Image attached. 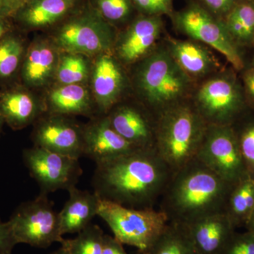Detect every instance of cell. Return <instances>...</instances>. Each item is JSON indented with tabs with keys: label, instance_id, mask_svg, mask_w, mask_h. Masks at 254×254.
Returning a JSON list of instances; mask_svg holds the SVG:
<instances>
[{
	"label": "cell",
	"instance_id": "cell-1",
	"mask_svg": "<svg viewBox=\"0 0 254 254\" xmlns=\"http://www.w3.org/2000/svg\"><path fill=\"white\" fill-rule=\"evenodd\" d=\"M173 173L155 149H136L96 165L92 184L100 199L131 208H155Z\"/></svg>",
	"mask_w": 254,
	"mask_h": 254
},
{
	"label": "cell",
	"instance_id": "cell-2",
	"mask_svg": "<svg viewBox=\"0 0 254 254\" xmlns=\"http://www.w3.org/2000/svg\"><path fill=\"white\" fill-rule=\"evenodd\" d=\"M233 185L195 158L173 173L159 201V209L169 222L187 225L225 213Z\"/></svg>",
	"mask_w": 254,
	"mask_h": 254
},
{
	"label": "cell",
	"instance_id": "cell-3",
	"mask_svg": "<svg viewBox=\"0 0 254 254\" xmlns=\"http://www.w3.org/2000/svg\"><path fill=\"white\" fill-rule=\"evenodd\" d=\"M208 126L187 100L157 117L155 149L173 173L196 158Z\"/></svg>",
	"mask_w": 254,
	"mask_h": 254
},
{
	"label": "cell",
	"instance_id": "cell-4",
	"mask_svg": "<svg viewBox=\"0 0 254 254\" xmlns=\"http://www.w3.org/2000/svg\"><path fill=\"white\" fill-rule=\"evenodd\" d=\"M136 84L146 109L155 117L187 100L192 78L166 49H158L143 60Z\"/></svg>",
	"mask_w": 254,
	"mask_h": 254
},
{
	"label": "cell",
	"instance_id": "cell-5",
	"mask_svg": "<svg viewBox=\"0 0 254 254\" xmlns=\"http://www.w3.org/2000/svg\"><path fill=\"white\" fill-rule=\"evenodd\" d=\"M98 215L109 226L114 237L123 245L143 253L154 243L168 224L160 209H135L100 199Z\"/></svg>",
	"mask_w": 254,
	"mask_h": 254
},
{
	"label": "cell",
	"instance_id": "cell-6",
	"mask_svg": "<svg viewBox=\"0 0 254 254\" xmlns=\"http://www.w3.org/2000/svg\"><path fill=\"white\" fill-rule=\"evenodd\" d=\"M18 244L46 249L63 242L59 213L55 211L48 195L40 193L35 199L21 203L8 220Z\"/></svg>",
	"mask_w": 254,
	"mask_h": 254
},
{
	"label": "cell",
	"instance_id": "cell-7",
	"mask_svg": "<svg viewBox=\"0 0 254 254\" xmlns=\"http://www.w3.org/2000/svg\"><path fill=\"white\" fill-rule=\"evenodd\" d=\"M196 158L231 185L249 175L236 135L230 126L208 125Z\"/></svg>",
	"mask_w": 254,
	"mask_h": 254
},
{
	"label": "cell",
	"instance_id": "cell-8",
	"mask_svg": "<svg viewBox=\"0 0 254 254\" xmlns=\"http://www.w3.org/2000/svg\"><path fill=\"white\" fill-rule=\"evenodd\" d=\"M23 160L43 194L76 187L83 173L78 159L39 147L23 150Z\"/></svg>",
	"mask_w": 254,
	"mask_h": 254
},
{
	"label": "cell",
	"instance_id": "cell-9",
	"mask_svg": "<svg viewBox=\"0 0 254 254\" xmlns=\"http://www.w3.org/2000/svg\"><path fill=\"white\" fill-rule=\"evenodd\" d=\"M176 22L187 36L221 53L237 69L243 68V61L225 23L215 19L207 10L197 5L190 6L177 14Z\"/></svg>",
	"mask_w": 254,
	"mask_h": 254
},
{
	"label": "cell",
	"instance_id": "cell-10",
	"mask_svg": "<svg viewBox=\"0 0 254 254\" xmlns=\"http://www.w3.org/2000/svg\"><path fill=\"white\" fill-rule=\"evenodd\" d=\"M241 96L236 83L224 76L203 83L192 104L208 125L229 126L240 108Z\"/></svg>",
	"mask_w": 254,
	"mask_h": 254
},
{
	"label": "cell",
	"instance_id": "cell-11",
	"mask_svg": "<svg viewBox=\"0 0 254 254\" xmlns=\"http://www.w3.org/2000/svg\"><path fill=\"white\" fill-rule=\"evenodd\" d=\"M35 146L79 159L83 155V128L55 114L40 120L33 131Z\"/></svg>",
	"mask_w": 254,
	"mask_h": 254
},
{
	"label": "cell",
	"instance_id": "cell-12",
	"mask_svg": "<svg viewBox=\"0 0 254 254\" xmlns=\"http://www.w3.org/2000/svg\"><path fill=\"white\" fill-rule=\"evenodd\" d=\"M113 38L111 31L105 23L83 18L64 26L57 41L60 47L70 53L93 55L110 49Z\"/></svg>",
	"mask_w": 254,
	"mask_h": 254
},
{
	"label": "cell",
	"instance_id": "cell-13",
	"mask_svg": "<svg viewBox=\"0 0 254 254\" xmlns=\"http://www.w3.org/2000/svg\"><path fill=\"white\" fill-rule=\"evenodd\" d=\"M110 124L120 136L138 149H155L156 117L146 109L123 105L110 110Z\"/></svg>",
	"mask_w": 254,
	"mask_h": 254
},
{
	"label": "cell",
	"instance_id": "cell-14",
	"mask_svg": "<svg viewBox=\"0 0 254 254\" xmlns=\"http://www.w3.org/2000/svg\"><path fill=\"white\" fill-rule=\"evenodd\" d=\"M138 149L114 129L108 116L93 120L83 128V155L96 165Z\"/></svg>",
	"mask_w": 254,
	"mask_h": 254
},
{
	"label": "cell",
	"instance_id": "cell-15",
	"mask_svg": "<svg viewBox=\"0 0 254 254\" xmlns=\"http://www.w3.org/2000/svg\"><path fill=\"white\" fill-rule=\"evenodd\" d=\"M184 226L197 254H220L235 233L234 225L225 213L214 214Z\"/></svg>",
	"mask_w": 254,
	"mask_h": 254
},
{
	"label": "cell",
	"instance_id": "cell-16",
	"mask_svg": "<svg viewBox=\"0 0 254 254\" xmlns=\"http://www.w3.org/2000/svg\"><path fill=\"white\" fill-rule=\"evenodd\" d=\"M163 30L156 16L141 18L131 25L118 46L120 58L127 63H134L148 54L158 41Z\"/></svg>",
	"mask_w": 254,
	"mask_h": 254
},
{
	"label": "cell",
	"instance_id": "cell-17",
	"mask_svg": "<svg viewBox=\"0 0 254 254\" xmlns=\"http://www.w3.org/2000/svg\"><path fill=\"white\" fill-rule=\"evenodd\" d=\"M69 198L59 213L62 235L79 233L98 215L100 198L96 193L78 190H68Z\"/></svg>",
	"mask_w": 254,
	"mask_h": 254
},
{
	"label": "cell",
	"instance_id": "cell-18",
	"mask_svg": "<svg viewBox=\"0 0 254 254\" xmlns=\"http://www.w3.org/2000/svg\"><path fill=\"white\" fill-rule=\"evenodd\" d=\"M125 84L123 70L109 55H101L95 63L93 87L100 111L107 114L113 109Z\"/></svg>",
	"mask_w": 254,
	"mask_h": 254
},
{
	"label": "cell",
	"instance_id": "cell-19",
	"mask_svg": "<svg viewBox=\"0 0 254 254\" xmlns=\"http://www.w3.org/2000/svg\"><path fill=\"white\" fill-rule=\"evenodd\" d=\"M168 51L191 78L204 77L220 66L214 55L195 42L173 40L169 42Z\"/></svg>",
	"mask_w": 254,
	"mask_h": 254
},
{
	"label": "cell",
	"instance_id": "cell-20",
	"mask_svg": "<svg viewBox=\"0 0 254 254\" xmlns=\"http://www.w3.org/2000/svg\"><path fill=\"white\" fill-rule=\"evenodd\" d=\"M39 109L36 100L27 92L12 90L0 97V113L14 129H20L34 122Z\"/></svg>",
	"mask_w": 254,
	"mask_h": 254
},
{
	"label": "cell",
	"instance_id": "cell-21",
	"mask_svg": "<svg viewBox=\"0 0 254 254\" xmlns=\"http://www.w3.org/2000/svg\"><path fill=\"white\" fill-rule=\"evenodd\" d=\"M57 54L49 45L36 43L28 50L21 71V76L28 86L44 85L54 73Z\"/></svg>",
	"mask_w": 254,
	"mask_h": 254
},
{
	"label": "cell",
	"instance_id": "cell-22",
	"mask_svg": "<svg viewBox=\"0 0 254 254\" xmlns=\"http://www.w3.org/2000/svg\"><path fill=\"white\" fill-rule=\"evenodd\" d=\"M51 110L58 115H87L91 111L88 92L78 84L64 85L52 92Z\"/></svg>",
	"mask_w": 254,
	"mask_h": 254
},
{
	"label": "cell",
	"instance_id": "cell-23",
	"mask_svg": "<svg viewBox=\"0 0 254 254\" xmlns=\"http://www.w3.org/2000/svg\"><path fill=\"white\" fill-rule=\"evenodd\" d=\"M254 210V179L244 177L232 187L225 213L234 226L238 222L248 221Z\"/></svg>",
	"mask_w": 254,
	"mask_h": 254
},
{
	"label": "cell",
	"instance_id": "cell-24",
	"mask_svg": "<svg viewBox=\"0 0 254 254\" xmlns=\"http://www.w3.org/2000/svg\"><path fill=\"white\" fill-rule=\"evenodd\" d=\"M138 254H197L186 227L168 222L154 243Z\"/></svg>",
	"mask_w": 254,
	"mask_h": 254
},
{
	"label": "cell",
	"instance_id": "cell-25",
	"mask_svg": "<svg viewBox=\"0 0 254 254\" xmlns=\"http://www.w3.org/2000/svg\"><path fill=\"white\" fill-rule=\"evenodd\" d=\"M72 5V0H36L23 10L21 19L33 27L47 26L63 16Z\"/></svg>",
	"mask_w": 254,
	"mask_h": 254
},
{
	"label": "cell",
	"instance_id": "cell-26",
	"mask_svg": "<svg viewBox=\"0 0 254 254\" xmlns=\"http://www.w3.org/2000/svg\"><path fill=\"white\" fill-rule=\"evenodd\" d=\"M104 235L98 225L91 223L75 238L64 239L62 247L68 254H102Z\"/></svg>",
	"mask_w": 254,
	"mask_h": 254
},
{
	"label": "cell",
	"instance_id": "cell-27",
	"mask_svg": "<svg viewBox=\"0 0 254 254\" xmlns=\"http://www.w3.org/2000/svg\"><path fill=\"white\" fill-rule=\"evenodd\" d=\"M225 26L232 38L249 41L254 36V6L241 4L233 7L227 15Z\"/></svg>",
	"mask_w": 254,
	"mask_h": 254
},
{
	"label": "cell",
	"instance_id": "cell-28",
	"mask_svg": "<svg viewBox=\"0 0 254 254\" xmlns=\"http://www.w3.org/2000/svg\"><path fill=\"white\" fill-rule=\"evenodd\" d=\"M23 47L18 38L6 36L0 40V78L14 74L22 60Z\"/></svg>",
	"mask_w": 254,
	"mask_h": 254
},
{
	"label": "cell",
	"instance_id": "cell-29",
	"mask_svg": "<svg viewBox=\"0 0 254 254\" xmlns=\"http://www.w3.org/2000/svg\"><path fill=\"white\" fill-rule=\"evenodd\" d=\"M87 73L86 60L78 54L65 55L58 66V80L64 85L78 84L86 80Z\"/></svg>",
	"mask_w": 254,
	"mask_h": 254
},
{
	"label": "cell",
	"instance_id": "cell-30",
	"mask_svg": "<svg viewBox=\"0 0 254 254\" xmlns=\"http://www.w3.org/2000/svg\"><path fill=\"white\" fill-rule=\"evenodd\" d=\"M220 254H254V234L234 233Z\"/></svg>",
	"mask_w": 254,
	"mask_h": 254
},
{
	"label": "cell",
	"instance_id": "cell-31",
	"mask_svg": "<svg viewBox=\"0 0 254 254\" xmlns=\"http://www.w3.org/2000/svg\"><path fill=\"white\" fill-rule=\"evenodd\" d=\"M98 5L103 16L114 21L126 18L131 9L129 0H98Z\"/></svg>",
	"mask_w": 254,
	"mask_h": 254
},
{
	"label": "cell",
	"instance_id": "cell-32",
	"mask_svg": "<svg viewBox=\"0 0 254 254\" xmlns=\"http://www.w3.org/2000/svg\"><path fill=\"white\" fill-rule=\"evenodd\" d=\"M237 141L247 170L254 173V125L246 128Z\"/></svg>",
	"mask_w": 254,
	"mask_h": 254
},
{
	"label": "cell",
	"instance_id": "cell-33",
	"mask_svg": "<svg viewBox=\"0 0 254 254\" xmlns=\"http://www.w3.org/2000/svg\"><path fill=\"white\" fill-rule=\"evenodd\" d=\"M138 7L152 15L167 14L170 11V0H133Z\"/></svg>",
	"mask_w": 254,
	"mask_h": 254
},
{
	"label": "cell",
	"instance_id": "cell-34",
	"mask_svg": "<svg viewBox=\"0 0 254 254\" xmlns=\"http://www.w3.org/2000/svg\"><path fill=\"white\" fill-rule=\"evenodd\" d=\"M17 245L12 230L8 221L0 219V254H12L15 246Z\"/></svg>",
	"mask_w": 254,
	"mask_h": 254
},
{
	"label": "cell",
	"instance_id": "cell-35",
	"mask_svg": "<svg viewBox=\"0 0 254 254\" xmlns=\"http://www.w3.org/2000/svg\"><path fill=\"white\" fill-rule=\"evenodd\" d=\"M207 9L215 14H225L233 6L235 0H203Z\"/></svg>",
	"mask_w": 254,
	"mask_h": 254
},
{
	"label": "cell",
	"instance_id": "cell-36",
	"mask_svg": "<svg viewBox=\"0 0 254 254\" xmlns=\"http://www.w3.org/2000/svg\"><path fill=\"white\" fill-rule=\"evenodd\" d=\"M123 245L115 237L104 235L102 254H128L124 249Z\"/></svg>",
	"mask_w": 254,
	"mask_h": 254
},
{
	"label": "cell",
	"instance_id": "cell-37",
	"mask_svg": "<svg viewBox=\"0 0 254 254\" xmlns=\"http://www.w3.org/2000/svg\"><path fill=\"white\" fill-rule=\"evenodd\" d=\"M26 1V0H3L4 11H14L19 8Z\"/></svg>",
	"mask_w": 254,
	"mask_h": 254
},
{
	"label": "cell",
	"instance_id": "cell-38",
	"mask_svg": "<svg viewBox=\"0 0 254 254\" xmlns=\"http://www.w3.org/2000/svg\"><path fill=\"white\" fill-rule=\"evenodd\" d=\"M245 83L247 89L254 99V69L247 73L245 76Z\"/></svg>",
	"mask_w": 254,
	"mask_h": 254
},
{
	"label": "cell",
	"instance_id": "cell-39",
	"mask_svg": "<svg viewBox=\"0 0 254 254\" xmlns=\"http://www.w3.org/2000/svg\"><path fill=\"white\" fill-rule=\"evenodd\" d=\"M247 224H248L249 229H250L249 231L254 234V210L253 213L251 215L250 218H249Z\"/></svg>",
	"mask_w": 254,
	"mask_h": 254
},
{
	"label": "cell",
	"instance_id": "cell-40",
	"mask_svg": "<svg viewBox=\"0 0 254 254\" xmlns=\"http://www.w3.org/2000/svg\"><path fill=\"white\" fill-rule=\"evenodd\" d=\"M5 33H6V26H4V23L0 21V40L4 38Z\"/></svg>",
	"mask_w": 254,
	"mask_h": 254
},
{
	"label": "cell",
	"instance_id": "cell-41",
	"mask_svg": "<svg viewBox=\"0 0 254 254\" xmlns=\"http://www.w3.org/2000/svg\"><path fill=\"white\" fill-rule=\"evenodd\" d=\"M49 254H68L67 253V252H66V251L64 250V249L63 248V247H61V248H60L59 250L55 251V252H52V253H50Z\"/></svg>",
	"mask_w": 254,
	"mask_h": 254
},
{
	"label": "cell",
	"instance_id": "cell-42",
	"mask_svg": "<svg viewBox=\"0 0 254 254\" xmlns=\"http://www.w3.org/2000/svg\"><path fill=\"white\" fill-rule=\"evenodd\" d=\"M4 3H3V0H0V14L1 13L4 12Z\"/></svg>",
	"mask_w": 254,
	"mask_h": 254
},
{
	"label": "cell",
	"instance_id": "cell-43",
	"mask_svg": "<svg viewBox=\"0 0 254 254\" xmlns=\"http://www.w3.org/2000/svg\"><path fill=\"white\" fill-rule=\"evenodd\" d=\"M4 123V119L1 116V113H0V133H1V128H2L3 124Z\"/></svg>",
	"mask_w": 254,
	"mask_h": 254
}]
</instances>
